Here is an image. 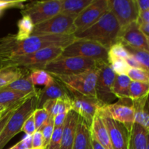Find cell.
<instances>
[{
	"label": "cell",
	"instance_id": "1",
	"mask_svg": "<svg viewBox=\"0 0 149 149\" xmlns=\"http://www.w3.org/2000/svg\"><path fill=\"white\" fill-rule=\"evenodd\" d=\"M76 39L72 36H31L19 41L9 33L0 39V68L7 61L15 57L34 53L48 47L65 48Z\"/></svg>",
	"mask_w": 149,
	"mask_h": 149
},
{
	"label": "cell",
	"instance_id": "2",
	"mask_svg": "<svg viewBox=\"0 0 149 149\" xmlns=\"http://www.w3.org/2000/svg\"><path fill=\"white\" fill-rule=\"evenodd\" d=\"M120 26L111 12L107 11L97 22L87 30L74 33L77 39H87L100 44L108 49L116 42Z\"/></svg>",
	"mask_w": 149,
	"mask_h": 149
},
{
	"label": "cell",
	"instance_id": "3",
	"mask_svg": "<svg viewBox=\"0 0 149 149\" xmlns=\"http://www.w3.org/2000/svg\"><path fill=\"white\" fill-rule=\"evenodd\" d=\"M38 94L39 91L25 99L10 116L0 135V149L4 148L13 137L21 132L24 122L37 109Z\"/></svg>",
	"mask_w": 149,
	"mask_h": 149
},
{
	"label": "cell",
	"instance_id": "4",
	"mask_svg": "<svg viewBox=\"0 0 149 149\" xmlns=\"http://www.w3.org/2000/svg\"><path fill=\"white\" fill-rule=\"evenodd\" d=\"M102 63L105 62L79 57L60 56L47 63L44 70L50 75H76L96 69Z\"/></svg>",
	"mask_w": 149,
	"mask_h": 149
},
{
	"label": "cell",
	"instance_id": "5",
	"mask_svg": "<svg viewBox=\"0 0 149 149\" xmlns=\"http://www.w3.org/2000/svg\"><path fill=\"white\" fill-rule=\"evenodd\" d=\"M97 70L98 68L76 75L51 76L63 84L71 95H80L97 99L95 87Z\"/></svg>",
	"mask_w": 149,
	"mask_h": 149
},
{
	"label": "cell",
	"instance_id": "6",
	"mask_svg": "<svg viewBox=\"0 0 149 149\" xmlns=\"http://www.w3.org/2000/svg\"><path fill=\"white\" fill-rule=\"evenodd\" d=\"M63 49L62 47H48L34 53L13 58L4 63L1 68L15 67L30 71L36 69L44 70L47 63L61 56Z\"/></svg>",
	"mask_w": 149,
	"mask_h": 149
},
{
	"label": "cell",
	"instance_id": "7",
	"mask_svg": "<svg viewBox=\"0 0 149 149\" xmlns=\"http://www.w3.org/2000/svg\"><path fill=\"white\" fill-rule=\"evenodd\" d=\"M107 48L100 44L87 39H77L63 48L61 56L79 57L109 63Z\"/></svg>",
	"mask_w": 149,
	"mask_h": 149
},
{
	"label": "cell",
	"instance_id": "8",
	"mask_svg": "<svg viewBox=\"0 0 149 149\" xmlns=\"http://www.w3.org/2000/svg\"><path fill=\"white\" fill-rule=\"evenodd\" d=\"M76 31L74 19L60 13L35 25L31 36H72Z\"/></svg>",
	"mask_w": 149,
	"mask_h": 149
},
{
	"label": "cell",
	"instance_id": "9",
	"mask_svg": "<svg viewBox=\"0 0 149 149\" xmlns=\"http://www.w3.org/2000/svg\"><path fill=\"white\" fill-rule=\"evenodd\" d=\"M97 111L102 116L122 123L129 132L135 123V110L130 99H123L117 103L103 105Z\"/></svg>",
	"mask_w": 149,
	"mask_h": 149
},
{
	"label": "cell",
	"instance_id": "10",
	"mask_svg": "<svg viewBox=\"0 0 149 149\" xmlns=\"http://www.w3.org/2000/svg\"><path fill=\"white\" fill-rule=\"evenodd\" d=\"M61 10V0L36 1L24 5L21 14L29 16L35 26L60 14Z\"/></svg>",
	"mask_w": 149,
	"mask_h": 149
},
{
	"label": "cell",
	"instance_id": "11",
	"mask_svg": "<svg viewBox=\"0 0 149 149\" xmlns=\"http://www.w3.org/2000/svg\"><path fill=\"white\" fill-rule=\"evenodd\" d=\"M116 76L109 63H102L99 65L95 91L97 100L103 106L111 104L116 98L112 92Z\"/></svg>",
	"mask_w": 149,
	"mask_h": 149
},
{
	"label": "cell",
	"instance_id": "12",
	"mask_svg": "<svg viewBox=\"0 0 149 149\" xmlns=\"http://www.w3.org/2000/svg\"><path fill=\"white\" fill-rule=\"evenodd\" d=\"M108 9L116 17L120 29L137 22L139 9L136 0H107Z\"/></svg>",
	"mask_w": 149,
	"mask_h": 149
},
{
	"label": "cell",
	"instance_id": "13",
	"mask_svg": "<svg viewBox=\"0 0 149 149\" xmlns=\"http://www.w3.org/2000/svg\"><path fill=\"white\" fill-rule=\"evenodd\" d=\"M107 11V0H93L74 20L76 33L87 30L100 20Z\"/></svg>",
	"mask_w": 149,
	"mask_h": 149
},
{
	"label": "cell",
	"instance_id": "14",
	"mask_svg": "<svg viewBox=\"0 0 149 149\" xmlns=\"http://www.w3.org/2000/svg\"><path fill=\"white\" fill-rule=\"evenodd\" d=\"M117 42L125 46L149 52L147 36L141 31L138 22H133L120 29Z\"/></svg>",
	"mask_w": 149,
	"mask_h": 149
},
{
	"label": "cell",
	"instance_id": "15",
	"mask_svg": "<svg viewBox=\"0 0 149 149\" xmlns=\"http://www.w3.org/2000/svg\"><path fill=\"white\" fill-rule=\"evenodd\" d=\"M71 110L75 111L90 127L98 109L103 105L97 99L80 95H71Z\"/></svg>",
	"mask_w": 149,
	"mask_h": 149
},
{
	"label": "cell",
	"instance_id": "16",
	"mask_svg": "<svg viewBox=\"0 0 149 149\" xmlns=\"http://www.w3.org/2000/svg\"><path fill=\"white\" fill-rule=\"evenodd\" d=\"M102 118L109 132L112 148L128 149L130 132L125 125L106 116H102Z\"/></svg>",
	"mask_w": 149,
	"mask_h": 149
},
{
	"label": "cell",
	"instance_id": "17",
	"mask_svg": "<svg viewBox=\"0 0 149 149\" xmlns=\"http://www.w3.org/2000/svg\"><path fill=\"white\" fill-rule=\"evenodd\" d=\"M72 98L69 92L65 88L63 84L55 79V81L50 85L39 89L38 94L37 109L42 108L46 101L49 100H71Z\"/></svg>",
	"mask_w": 149,
	"mask_h": 149
},
{
	"label": "cell",
	"instance_id": "18",
	"mask_svg": "<svg viewBox=\"0 0 149 149\" xmlns=\"http://www.w3.org/2000/svg\"><path fill=\"white\" fill-rule=\"evenodd\" d=\"M79 116L72 110L70 111L67 114L63 130L61 149H72Z\"/></svg>",
	"mask_w": 149,
	"mask_h": 149
},
{
	"label": "cell",
	"instance_id": "19",
	"mask_svg": "<svg viewBox=\"0 0 149 149\" xmlns=\"http://www.w3.org/2000/svg\"><path fill=\"white\" fill-rule=\"evenodd\" d=\"M91 135L105 149L112 148L109 132L101 115L97 111L90 126Z\"/></svg>",
	"mask_w": 149,
	"mask_h": 149
},
{
	"label": "cell",
	"instance_id": "20",
	"mask_svg": "<svg viewBox=\"0 0 149 149\" xmlns=\"http://www.w3.org/2000/svg\"><path fill=\"white\" fill-rule=\"evenodd\" d=\"M90 127L79 116L72 149H92Z\"/></svg>",
	"mask_w": 149,
	"mask_h": 149
},
{
	"label": "cell",
	"instance_id": "21",
	"mask_svg": "<svg viewBox=\"0 0 149 149\" xmlns=\"http://www.w3.org/2000/svg\"><path fill=\"white\" fill-rule=\"evenodd\" d=\"M132 102L135 110V123L142 126L149 132V95Z\"/></svg>",
	"mask_w": 149,
	"mask_h": 149
},
{
	"label": "cell",
	"instance_id": "22",
	"mask_svg": "<svg viewBox=\"0 0 149 149\" xmlns=\"http://www.w3.org/2000/svg\"><path fill=\"white\" fill-rule=\"evenodd\" d=\"M148 133L142 126L134 123L129 133L128 149H146Z\"/></svg>",
	"mask_w": 149,
	"mask_h": 149
},
{
	"label": "cell",
	"instance_id": "23",
	"mask_svg": "<svg viewBox=\"0 0 149 149\" xmlns=\"http://www.w3.org/2000/svg\"><path fill=\"white\" fill-rule=\"evenodd\" d=\"M93 0H61V13L75 20Z\"/></svg>",
	"mask_w": 149,
	"mask_h": 149
},
{
	"label": "cell",
	"instance_id": "24",
	"mask_svg": "<svg viewBox=\"0 0 149 149\" xmlns=\"http://www.w3.org/2000/svg\"><path fill=\"white\" fill-rule=\"evenodd\" d=\"M30 71L15 67L0 68V89L8 86L18 79L28 76Z\"/></svg>",
	"mask_w": 149,
	"mask_h": 149
},
{
	"label": "cell",
	"instance_id": "25",
	"mask_svg": "<svg viewBox=\"0 0 149 149\" xmlns=\"http://www.w3.org/2000/svg\"><path fill=\"white\" fill-rule=\"evenodd\" d=\"M31 95L33 94H26L10 89H0V105L7 109L13 105L20 103Z\"/></svg>",
	"mask_w": 149,
	"mask_h": 149
},
{
	"label": "cell",
	"instance_id": "26",
	"mask_svg": "<svg viewBox=\"0 0 149 149\" xmlns=\"http://www.w3.org/2000/svg\"><path fill=\"white\" fill-rule=\"evenodd\" d=\"M71 99L49 100L45 102L42 108L47 112L49 116H55L60 113H68L71 111Z\"/></svg>",
	"mask_w": 149,
	"mask_h": 149
},
{
	"label": "cell",
	"instance_id": "27",
	"mask_svg": "<svg viewBox=\"0 0 149 149\" xmlns=\"http://www.w3.org/2000/svg\"><path fill=\"white\" fill-rule=\"evenodd\" d=\"M131 79L126 74L116 75L113 82L112 92L119 100L130 99V85Z\"/></svg>",
	"mask_w": 149,
	"mask_h": 149
},
{
	"label": "cell",
	"instance_id": "28",
	"mask_svg": "<svg viewBox=\"0 0 149 149\" xmlns=\"http://www.w3.org/2000/svg\"><path fill=\"white\" fill-rule=\"evenodd\" d=\"M17 33L15 34V38L19 41L24 40L32 35L34 24L29 16L23 15L17 22Z\"/></svg>",
	"mask_w": 149,
	"mask_h": 149
},
{
	"label": "cell",
	"instance_id": "29",
	"mask_svg": "<svg viewBox=\"0 0 149 149\" xmlns=\"http://www.w3.org/2000/svg\"><path fill=\"white\" fill-rule=\"evenodd\" d=\"M29 75L15 80L4 88L10 89V90H15V91L20 92V93H26V94L36 93L39 91V89H36V87L29 80Z\"/></svg>",
	"mask_w": 149,
	"mask_h": 149
},
{
	"label": "cell",
	"instance_id": "30",
	"mask_svg": "<svg viewBox=\"0 0 149 149\" xmlns=\"http://www.w3.org/2000/svg\"><path fill=\"white\" fill-rule=\"evenodd\" d=\"M29 79L34 86L43 85L45 87L50 85L55 81V79L45 70L36 69L30 71Z\"/></svg>",
	"mask_w": 149,
	"mask_h": 149
},
{
	"label": "cell",
	"instance_id": "31",
	"mask_svg": "<svg viewBox=\"0 0 149 149\" xmlns=\"http://www.w3.org/2000/svg\"><path fill=\"white\" fill-rule=\"evenodd\" d=\"M149 95V84L132 81L130 85V99L137 100Z\"/></svg>",
	"mask_w": 149,
	"mask_h": 149
},
{
	"label": "cell",
	"instance_id": "32",
	"mask_svg": "<svg viewBox=\"0 0 149 149\" xmlns=\"http://www.w3.org/2000/svg\"><path fill=\"white\" fill-rule=\"evenodd\" d=\"M124 46L126 47L129 53L131 55H132L141 64L144 69L149 72V52L143 50V49H135V48L125 46V45H124Z\"/></svg>",
	"mask_w": 149,
	"mask_h": 149
},
{
	"label": "cell",
	"instance_id": "33",
	"mask_svg": "<svg viewBox=\"0 0 149 149\" xmlns=\"http://www.w3.org/2000/svg\"><path fill=\"white\" fill-rule=\"evenodd\" d=\"M54 127H55V126H54V116H49L48 120L39 130H37L42 132V137H43L44 149H46L47 146L49 145L52 133H53Z\"/></svg>",
	"mask_w": 149,
	"mask_h": 149
},
{
	"label": "cell",
	"instance_id": "34",
	"mask_svg": "<svg viewBox=\"0 0 149 149\" xmlns=\"http://www.w3.org/2000/svg\"><path fill=\"white\" fill-rule=\"evenodd\" d=\"M108 55H109V59L114 58L126 59L130 55V54L121 42H117L109 48L108 51Z\"/></svg>",
	"mask_w": 149,
	"mask_h": 149
},
{
	"label": "cell",
	"instance_id": "35",
	"mask_svg": "<svg viewBox=\"0 0 149 149\" xmlns=\"http://www.w3.org/2000/svg\"><path fill=\"white\" fill-rule=\"evenodd\" d=\"M127 75L130 79L131 81L149 84V72L145 69L130 68Z\"/></svg>",
	"mask_w": 149,
	"mask_h": 149
},
{
	"label": "cell",
	"instance_id": "36",
	"mask_svg": "<svg viewBox=\"0 0 149 149\" xmlns=\"http://www.w3.org/2000/svg\"><path fill=\"white\" fill-rule=\"evenodd\" d=\"M109 63L110 64L113 72L116 75H122V74L127 75V71L130 69V66L127 63L125 59L122 58H110L109 59Z\"/></svg>",
	"mask_w": 149,
	"mask_h": 149
},
{
	"label": "cell",
	"instance_id": "37",
	"mask_svg": "<svg viewBox=\"0 0 149 149\" xmlns=\"http://www.w3.org/2000/svg\"><path fill=\"white\" fill-rule=\"evenodd\" d=\"M63 126L64 125H62V126L55 127H54L52 138H51L49 145L47 146L46 149H61Z\"/></svg>",
	"mask_w": 149,
	"mask_h": 149
},
{
	"label": "cell",
	"instance_id": "38",
	"mask_svg": "<svg viewBox=\"0 0 149 149\" xmlns=\"http://www.w3.org/2000/svg\"><path fill=\"white\" fill-rule=\"evenodd\" d=\"M33 118H34L35 125H36V130H39L47 121L49 119V115H48L47 112L43 109V108H40V109H36L33 113Z\"/></svg>",
	"mask_w": 149,
	"mask_h": 149
},
{
	"label": "cell",
	"instance_id": "39",
	"mask_svg": "<svg viewBox=\"0 0 149 149\" xmlns=\"http://www.w3.org/2000/svg\"><path fill=\"white\" fill-rule=\"evenodd\" d=\"M26 98H27V97H26ZM23 100H22V101L20 102V103H17V104H15V105H13V106H10V107L7 108V109H6L5 110H4L2 113H1V116H0V135H1L3 129H4V127H5V125H6V124H7V122H8L9 119L10 118V116L13 115V113H14V111L16 110V109L18 107L19 105H20V103L23 101Z\"/></svg>",
	"mask_w": 149,
	"mask_h": 149
},
{
	"label": "cell",
	"instance_id": "40",
	"mask_svg": "<svg viewBox=\"0 0 149 149\" xmlns=\"http://www.w3.org/2000/svg\"><path fill=\"white\" fill-rule=\"evenodd\" d=\"M25 1H18V0H15V1H1L0 0V17L3 15L4 12L7 9L10 8H20L23 9L24 5L23 3Z\"/></svg>",
	"mask_w": 149,
	"mask_h": 149
},
{
	"label": "cell",
	"instance_id": "41",
	"mask_svg": "<svg viewBox=\"0 0 149 149\" xmlns=\"http://www.w3.org/2000/svg\"><path fill=\"white\" fill-rule=\"evenodd\" d=\"M36 131L34 118L33 113L28 118L23 124L21 132H23L26 135H32Z\"/></svg>",
	"mask_w": 149,
	"mask_h": 149
},
{
	"label": "cell",
	"instance_id": "42",
	"mask_svg": "<svg viewBox=\"0 0 149 149\" xmlns=\"http://www.w3.org/2000/svg\"><path fill=\"white\" fill-rule=\"evenodd\" d=\"M31 149H44L43 137L41 131L36 130L32 135Z\"/></svg>",
	"mask_w": 149,
	"mask_h": 149
},
{
	"label": "cell",
	"instance_id": "43",
	"mask_svg": "<svg viewBox=\"0 0 149 149\" xmlns=\"http://www.w3.org/2000/svg\"><path fill=\"white\" fill-rule=\"evenodd\" d=\"M137 22L139 25L149 24V10L140 12Z\"/></svg>",
	"mask_w": 149,
	"mask_h": 149
},
{
	"label": "cell",
	"instance_id": "44",
	"mask_svg": "<svg viewBox=\"0 0 149 149\" xmlns=\"http://www.w3.org/2000/svg\"><path fill=\"white\" fill-rule=\"evenodd\" d=\"M127 63L128 64V65L130 66V68H143L144 69L143 67L141 65V64L134 58L132 55H130L127 58L125 59Z\"/></svg>",
	"mask_w": 149,
	"mask_h": 149
},
{
	"label": "cell",
	"instance_id": "45",
	"mask_svg": "<svg viewBox=\"0 0 149 149\" xmlns=\"http://www.w3.org/2000/svg\"><path fill=\"white\" fill-rule=\"evenodd\" d=\"M67 114H68V113H60V114H58L55 116H54V126L59 127L63 125L65 122Z\"/></svg>",
	"mask_w": 149,
	"mask_h": 149
},
{
	"label": "cell",
	"instance_id": "46",
	"mask_svg": "<svg viewBox=\"0 0 149 149\" xmlns=\"http://www.w3.org/2000/svg\"><path fill=\"white\" fill-rule=\"evenodd\" d=\"M140 12L149 10V0H136Z\"/></svg>",
	"mask_w": 149,
	"mask_h": 149
},
{
	"label": "cell",
	"instance_id": "47",
	"mask_svg": "<svg viewBox=\"0 0 149 149\" xmlns=\"http://www.w3.org/2000/svg\"><path fill=\"white\" fill-rule=\"evenodd\" d=\"M91 145H92V149H105L92 136V139H91Z\"/></svg>",
	"mask_w": 149,
	"mask_h": 149
},
{
	"label": "cell",
	"instance_id": "48",
	"mask_svg": "<svg viewBox=\"0 0 149 149\" xmlns=\"http://www.w3.org/2000/svg\"><path fill=\"white\" fill-rule=\"evenodd\" d=\"M141 31L145 33L146 36H149V24L139 25Z\"/></svg>",
	"mask_w": 149,
	"mask_h": 149
},
{
	"label": "cell",
	"instance_id": "49",
	"mask_svg": "<svg viewBox=\"0 0 149 149\" xmlns=\"http://www.w3.org/2000/svg\"><path fill=\"white\" fill-rule=\"evenodd\" d=\"M5 109H6V108H4V106H1V105H0V112L3 111L5 110Z\"/></svg>",
	"mask_w": 149,
	"mask_h": 149
},
{
	"label": "cell",
	"instance_id": "50",
	"mask_svg": "<svg viewBox=\"0 0 149 149\" xmlns=\"http://www.w3.org/2000/svg\"><path fill=\"white\" fill-rule=\"evenodd\" d=\"M146 149H149V132L148 133V142H147V148Z\"/></svg>",
	"mask_w": 149,
	"mask_h": 149
},
{
	"label": "cell",
	"instance_id": "51",
	"mask_svg": "<svg viewBox=\"0 0 149 149\" xmlns=\"http://www.w3.org/2000/svg\"><path fill=\"white\" fill-rule=\"evenodd\" d=\"M10 149H17V144H15V146H13V147H11Z\"/></svg>",
	"mask_w": 149,
	"mask_h": 149
},
{
	"label": "cell",
	"instance_id": "52",
	"mask_svg": "<svg viewBox=\"0 0 149 149\" xmlns=\"http://www.w3.org/2000/svg\"><path fill=\"white\" fill-rule=\"evenodd\" d=\"M147 36V41H148V47H149V36Z\"/></svg>",
	"mask_w": 149,
	"mask_h": 149
},
{
	"label": "cell",
	"instance_id": "53",
	"mask_svg": "<svg viewBox=\"0 0 149 149\" xmlns=\"http://www.w3.org/2000/svg\"><path fill=\"white\" fill-rule=\"evenodd\" d=\"M3 111H1V112H0V116H1V113H2Z\"/></svg>",
	"mask_w": 149,
	"mask_h": 149
}]
</instances>
